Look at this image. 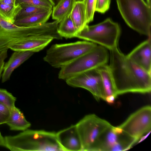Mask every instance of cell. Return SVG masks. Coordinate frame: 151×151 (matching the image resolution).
Instances as JSON below:
<instances>
[{"mask_svg":"<svg viewBox=\"0 0 151 151\" xmlns=\"http://www.w3.org/2000/svg\"><path fill=\"white\" fill-rule=\"evenodd\" d=\"M110 51V63L109 66L117 96L128 93H150L151 73L139 67L124 54L118 46Z\"/></svg>","mask_w":151,"mask_h":151,"instance_id":"cell-1","label":"cell"},{"mask_svg":"<svg viewBox=\"0 0 151 151\" xmlns=\"http://www.w3.org/2000/svg\"><path fill=\"white\" fill-rule=\"evenodd\" d=\"M4 138L5 147L12 151H63L54 132L27 129Z\"/></svg>","mask_w":151,"mask_h":151,"instance_id":"cell-2","label":"cell"},{"mask_svg":"<svg viewBox=\"0 0 151 151\" xmlns=\"http://www.w3.org/2000/svg\"><path fill=\"white\" fill-rule=\"evenodd\" d=\"M124 21L139 33L151 36V6L144 0H116Z\"/></svg>","mask_w":151,"mask_h":151,"instance_id":"cell-3","label":"cell"},{"mask_svg":"<svg viewBox=\"0 0 151 151\" xmlns=\"http://www.w3.org/2000/svg\"><path fill=\"white\" fill-rule=\"evenodd\" d=\"M120 34L119 24L109 18L94 25H86L76 37L99 44L110 50L118 46Z\"/></svg>","mask_w":151,"mask_h":151,"instance_id":"cell-4","label":"cell"},{"mask_svg":"<svg viewBox=\"0 0 151 151\" xmlns=\"http://www.w3.org/2000/svg\"><path fill=\"white\" fill-rule=\"evenodd\" d=\"M109 58L107 49L100 45L80 56L61 68L59 79H66L81 73L106 64Z\"/></svg>","mask_w":151,"mask_h":151,"instance_id":"cell-5","label":"cell"},{"mask_svg":"<svg viewBox=\"0 0 151 151\" xmlns=\"http://www.w3.org/2000/svg\"><path fill=\"white\" fill-rule=\"evenodd\" d=\"M97 45L88 41L54 44L47 50L43 60L53 67L61 68Z\"/></svg>","mask_w":151,"mask_h":151,"instance_id":"cell-6","label":"cell"},{"mask_svg":"<svg viewBox=\"0 0 151 151\" xmlns=\"http://www.w3.org/2000/svg\"><path fill=\"white\" fill-rule=\"evenodd\" d=\"M48 32L46 24L27 27H18L6 21L0 15V52L27 38L46 35Z\"/></svg>","mask_w":151,"mask_h":151,"instance_id":"cell-7","label":"cell"},{"mask_svg":"<svg viewBox=\"0 0 151 151\" xmlns=\"http://www.w3.org/2000/svg\"><path fill=\"white\" fill-rule=\"evenodd\" d=\"M82 151H88L98 137L111 125L94 114L85 116L76 124Z\"/></svg>","mask_w":151,"mask_h":151,"instance_id":"cell-8","label":"cell"},{"mask_svg":"<svg viewBox=\"0 0 151 151\" xmlns=\"http://www.w3.org/2000/svg\"><path fill=\"white\" fill-rule=\"evenodd\" d=\"M118 127L122 131L138 141L144 134L150 131L151 106L147 105L139 109Z\"/></svg>","mask_w":151,"mask_h":151,"instance_id":"cell-9","label":"cell"},{"mask_svg":"<svg viewBox=\"0 0 151 151\" xmlns=\"http://www.w3.org/2000/svg\"><path fill=\"white\" fill-rule=\"evenodd\" d=\"M69 86L85 89L97 100L105 101L106 96L101 75L97 69L83 72L66 80Z\"/></svg>","mask_w":151,"mask_h":151,"instance_id":"cell-10","label":"cell"},{"mask_svg":"<svg viewBox=\"0 0 151 151\" xmlns=\"http://www.w3.org/2000/svg\"><path fill=\"white\" fill-rule=\"evenodd\" d=\"M127 137V134L118 126L115 127L111 125L98 137L88 151H121Z\"/></svg>","mask_w":151,"mask_h":151,"instance_id":"cell-11","label":"cell"},{"mask_svg":"<svg viewBox=\"0 0 151 151\" xmlns=\"http://www.w3.org/2000/svg\"><path fill=\"white\" fill-rule=\"evenodd\" d=\"M58 142L63 151H82L76 125H72L56 133Z\"/></svg>","mask_w":151,"mask_h":151,"instance_id":"cell-12","label":"cell"},{"mask_svg":"<svg viewBox=\"0 0 151 151\" xmlns=\"http://www.w3.org/2000/svg\"><path fill=\"white\" fill-rule=\"evenodd\" d=\"M127 56L137 65L151 73V36L135 47Z\"/></svg>","mask_w":151,"mask_h":151,"instance_id":"cell-13","label":"cell"},{"mask_svg":"<svg viewBox=\"0 0 151 151\" xmlns=\"http://www.w3.org/2000/svg\"><path fill=\"white\" fill-rule=\"evenodd\" d=\"M54 39L50 36H38L27 38L10 47L14 51H26L34 52L44 48Z\"/></svg>","mask_w":151,"mask_h":151,"instance_id":"cell-14","label":"cell"},{"mask_svg":"<svg viewBox=\"0 0 151 151\" xmlns=\"http://www.w3.org/2000/svg\"><path fill=\"white\" fill-rule=\"evenodd\" d=\"M34 52L26 51H14L9 60L4 64L2 74V82L10 79L14 70L32 56Z\"/></svg>","mask_w":151,"mask_h":151,"instance_id":"cell-15","label":"cell"},{"mask_svg":"<svg viewBox=\"0 0 151 151\" xmlns=\"http://www.w3.org/2000/svg\"><path fill=\"white\" fill-rule=\"evenodd\" d=\"M6 124L12 131H22L28 129L31 126L23 113L15 106L10 109V115Z\"/></svg>","mask_w":151,"mask_h":151,"instance_id":"cell-16","label":"cell"},{"mask_svg":"<svg viewBox=\"0 0 151 151\" xmlns=\"http://www.w3.org/2000/svg\"><path fill=\"white\" fill-rule=\"evenodd\" d=\"M70 16L78 33L87 24L85 7L82 1L75 2Z\"/></svg>","mask_w":151,"mask_h":151,"instance_id":"cell-17","label":"cell"},{"mask_svg":"<svg viewBox=\"0 0 151 151\" xmlns=\"http://www.w3.org/2000/svg\"><path fill=\"white\" fill-rule=\"evenodd\" d=\"M97 69L101 77L106 95V99L111 96H114L116 98L117 95L116 93L113 77L109 65L105 64Z\"/></svg>","mask_w":151,"mask_h":151,"instance_id":"cell-18","label":"cell"},{"mask_svg":"<svg viewBox=\"0 0 151 151\" xmlns=\"http://www.w3.org/2000/svg\"><path fill=\"white\" fill-rule=\"evenodd\" d=\"M52 9L48 11L34 14L27 17L16 20L14 24L20 27H27L44 24L49 19Z\"/></svg>","mask_w":151,"mask_h":151,"instance_id":"cell-19","label":"cell"},{"mask_svg":"<svg viewBox=\"0 0 151 151\" xmlns=\"http://www.w3.org/2000/svg\"><path fill=\"white\" fill-rule=\"evenodd\" d=\"M76 1L75 0H60L53 7L52 19L59 23L64 18L70 15Z\"/></svg>","mask_w":151,"mask_h":151,"instance_id":"cell-20","label":"cell"},{"mask_svg":"<svg viewBox=\"0 0 151 151\" xmlns=\"http://www.w3.org/2000/svg\"><path fill=\"white\" fill-rule=\"evenodd\" d=\"M58 24L57 32L62 37L71 38L76 37L78 31L70 15L64 18Z\"/></svg>","mask_w":151,"mask_h":151,"instance_id":"cell-21","label":"cell"},{"mask_svg":"<svg viewBox=\"0 0 151 151\" xmlns=\"http://www.w3.org/2000/svg\"><path fill=\"white\" fill-rule=\"evenodd\" d=\"M22 9L19 4L13 6L0 2V15L6 21L14 24L16 17Z\"/></svg>","mask_w":151,"mask_h":151,"instance_id":"cell-22","label":"cell"},{"mask_svg":"<svg viewBox=\"0 0 151 151\" xmlns=\"http://www.w3.org/2000/svg\"><path fill=\"white\" fill-rule=\"evenodd\" d=\"M21 6L22 7V9L17 15L16 20L52 9L45 7L32 6L23 5Z\"/></svg>","mask_w":151,"mask_h":151,"instance_id":"cell-23","label":"cell"},{"mask_svg":"<svg viewBox=\"0 0 151 151\" xmlns=\"http://www.w3.org/2000/svg\"><path fill=\"white\" fill-rule=\"evenodd\" d=\"M16 4L29 5L52 9L53 6L49 0H16Z\"/></svg>","mask_w":151,"mask_h":151,"instance_id":"cell-24","label":"cell"},{"mask_svg":"<svg viewBox=\"0 0 151 151\" xmlns=\"http://www.w3.org/2000/svg\"><path fill=\"white\" fill-rule=\"evenodd\" d=\"M16 98L6 89L0 88V102L10 109L15 106Z\"/></svg>","mask_w":151,"mask_h":151,"instance_id":"cell-25","label":"cell"},{"mask_svg":"<svg viewBox=\"0 0 151 151\" xmlns=\"http://www.w3.org/2000/svg\"><path fill=\"white\" fill-rule=\"evenodd\" d=\"M85 6L87 24L92 21L95 13L96 0H83Z\"/></svg>","mask_w":151,"mask_h":151,"instance_id":"cell-26","label":"cell"},{"mask_svg":"<svg viewBox=\"0 0 151 151\" xmlns=\"http://www.w3.org/2000/svg\"><path fill=\"white\" fill-rule=\"evenodd\" d=\"M111 0H96L95 11L104 13L109 9Z\"/></svg>","mask_w":151,"mask_h":151,"instance_id":"cell-27","label":"cell"},{"mask_svg":"<svg viewBox=\"0 0 151 151\" xmlns=\"http://www.w3.org/2000/svg\"><path fill=\"white\" fill-rule=\"evenodd\" d=\"M10 114V109L0 102V125L6 124Z\"/></svg>","mask_w":151,"mask_h":151,"instance_id":"cell-28","label":"cell"},{"mask_svg":"<svg viewBox=\"0 0 151 151\" xmlns=\"http://www.w3.org/2000/svg\"><path fill=\"white\" fill-rule=\"evenodd\" d=\"M7 50L0 52V78L1 76L5 64L4 60L7 57Z\"/></svg>","mask_w":151,"mask_h":151,"instance_id":"cell-29","label":"cell"},{"mask_svg":"<svg viewBox=\"0 0 151 151\" xmlns=\"http://www.w3.org/2000/svg\"><path fill=\"white\" fill-rule=\"evenodd\" d=\"M1 2L11 5H15L16 0H1Z\"/></svg>","mask_w":151,"mask_h":151,"instance_id":"cell-30","label":"cell"},{"mask_svg":"<svg viewBox=\"0 0 151 151\" xmlns=\"http://www.w3.org/2000/svg\"><path fill=\"white\" fill-rule=\"evenodd\" d=\"M0 146L5 147V142L4 137L2 135L0 132Z\"/></svg>","mask_w":151,"mask_h":151,"instance_id":"cell-31","label":"cell"},{"mask_svg":"<svg viewBox=\"0 0 151 151\" xmlns=\"http://www.w3.org/2000/svg\"><path fill=\"white\" fill-rule=\"evenodd\" d=\"M52 4L53 6L56 5L60 0H49Z\"/></svg>","mask_w":151,"mask_h":151,"instance_id":"cell-32","label":"cell"},{"mask_svg":"<svg viewBox=\"0 0 151 151\" xmlns=\"http://www.w3.org/2000/svg\"><path fill=\"white\" fill-rule=\"evenodd\" d=\"M147 3L151 6V0H147Z\"/></svg>","mask_w":151,"mask_h":151,"instance_id":"cell-33","label":"cell"},{"mask_svg":"<svg viewBox=\"0 0 151 151\" xmlns=\"http://www.w3.org/2000/svg\"><path fill=\"white\" fill-rule=\"evenodd\" d=\"M83 0H75L76 1H82Z\"/></svg>","mask_w":151,"mask_h":151,"instance_id":"cell-34","label":"cell"},{"mask_svg":"<svg viewBox=\"0 0 151 151\" xmlns=\"http://www.w3.org/2000/svg\"><path fill=\"white\" fill-rule=\"evenodd\" d=\"M1 0H0V2L1 1Z\"/></svg>","mask_w":151,"mask_h":151,"instance_id":"cell-35","label":"cell"}]
</instances>
